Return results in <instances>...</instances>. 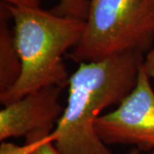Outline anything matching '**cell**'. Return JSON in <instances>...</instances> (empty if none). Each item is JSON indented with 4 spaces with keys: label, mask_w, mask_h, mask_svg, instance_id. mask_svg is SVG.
<instances>
[{
    "label": "cell",
    "mask_w": 154,
    "mask_h": 154,
    "mask_svg": "<svg viewBox=\"0 0 154 154\" xmlns=\"http://www.w3.org/2000/svg\"><path fill=\"white\" fill-rule=\"evenodd\" d=\"M80 40L69 54L75 63L122 54L143 56L154 48V0H89Z\"/></svg>",
    "instance_id": "3957f363"
},
{
    "label": "cell",
    "mask_w": 154,
    "mask_h": 154,
    "mask_svg": "<svg viewBox=\"0 0 154 154\" xmlns=\"http://www.w3.org/2000/svg\"><path fill=\"white\" fill-rule=\"evenodd\" d=\"M26 137L32 138L35 140V146L30 154H60L53 143L51 133L35 132Z\"/></svg>",
    "instance_id": "ba28073f"
},
{
    "label": "cell",
    "mask_w": 154,
    "mask_h": 154,
    "mask_svg": "<svg viewBox=\"0 0 154 154\" xmlns=\"http://www.w3.org/2000/svg\"><path fill=\"white\" fill-rule=\"evenodd\" d=\"M146 65L136 84L115 110L96 120L95 130L105 145H134L139 150L154 148V91Z\"/></svg>",
    "instance_id": "277c9868"
},
{
    "label": "cell",
    "mask_w": 154,
    "mask_h": 154,
    "mask_svg": "<svg viewBox=\"0 0 154 154\" xmlns=\"http://www.w3.org/2000/svg\"><path fill=\"white\" fill-rule=\"evenodd\" d=\"M144 63L146 65L150 77L154 79V48L149 52L146 60L144 61Z\"/></svg>",
    "instance_id": "8fae6325"
},
{
    "label": "cell",
    "mask_w": 154,
    "mask_h": 154,
    "mask_svg": "<svg viewBox=\"0 0 154 154\" xmlns=\"http://www.w3.org/2000/svg\"><path fill=\"white\" fill-rule=\"evenodd\" d=\"M128 154H140V150L138 148H135V149H133V150H131L129 152ZM150 154H154V152H152V153Z\"/></svg>",
    "instance_id": "7c38bea8"
},
{
    "label": "cell",
    "mask_w": 154,
    "mask_h": 154,
    "mask_svg": "<svg viewBox=\"0 0 154 154\" xmlns=\"http://www.w3.org/2000/svg\"><path fill=\"white\" fill-rule=\"evenodd\" d=\"M12 19L4 4L0 7V94L11 88L22 72V63L17 50L14 30L10 28Z\"/></svg>",
    "instance_id": "8992f818"
},
{
    "label": "cell",
    "mask_w": 154,
    "mask_h": 154,
    "mask_svg": "<svg viewBox=\"0 0 154 154\" xmlns=\"http://www.w3.org/2000/svg\"><path fill=\"white\" fill-rule=\"evenodd\" d=\"M89 0H59V4L51 11L61 17L85 21L89 11Z\"/></svg>",
    "instance_id": "52a82bcc"
},
{
    "label": "cell",
    "mask_w": 154,
    "mask_h": 154,
    "mask_svg": "<svg viewBox=\"0 0 154 154\" xmlns=\"http://www.w3.org/2000/svg\"><path fill=\"white\" fill-rule=\"evenodd\" d=\"M143 63V56L128 53L79 63L69 76L66 106L51 133L60 154H111L95 122L132 91Z\"/></svg>",
    "instance_id": "6da1fadb"
},
{
    "label": "cell",
    "mask_w": 154,
    "mask_h": 154,
    "mask_svg": "<svg viewBox=\"0 0 154 154\" xmlns=\"http://www.w3.org/2000/svg\"><path fill=\"white\" fill-rule=\"evenodd\" d=\"M2 3L16 7H39L40 0H2Z\"/></svg>",
    "instance_id": "30bf717a"
},
{
    "label": "cell",
    "mask_w": 154,
    "mask_h": 154,
    "mask_svg": "<svg viewBox=\"0 0 154 154\" xmlns=\"http://www.w3.org/2000/svg\"><path fill=\"white\" fill-rule=\"evenodd\" d=\"M63 88L50 86L25 95L0 110V140L51 133L64 108L59 101Z\"/></svg>",
    "instance_id": "5b68a950"
},
{
    "label": "cell",
    "mask_w": 154,
    "mask_h": 154,
    "mask_svg": "<svg viewBox=\"0 0 154 154\" xmlns=\"http://www.w3.org/2000/svg\"><path fill=\"white\" fill-rule=\"evenodd\" d=\"M35 146V140L30 137H26V143L23 146L3 142L0 146V154H30Z\"/></svg>",
    "instance_id": "9c48e42d"
},
{
    "label": "cell",
    "mask_w": 154,
    "mask_h": 154,
    "mask_svg": "<svg viewBox=\"0 0 154 154\" xmlns=\"http://www.w3.org/2000/svg\"><path fill=\"white\" fill-rule=\"evenodd\" d=\"M4 5L14 21L22 72L17 83L0 94L1 104L9 105L45 87H68L70 75L63 55L80 40L85 21L61 17L40 7Z\"/></svg>",
    "instance_id": "7a4b0ae2"
}]
</instances>
